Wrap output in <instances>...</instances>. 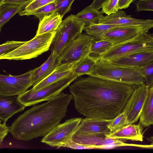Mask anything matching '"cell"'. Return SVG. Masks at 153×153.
<instances>
[{"label": "cell", "mask_w": 153, "mask_h": 153, "mask_svg": "<svg viewBox=\"0 0 153 153\" xmlns=\"http://www.w3.org/2000/svg\"><path fill=\"white\" fill-rule=\"evenodd\" d=\"M58 57V56L56 54L51 51L50 56L45 62L41 66L37 68L35 72L36 81L33 85L39 83L52 72L56 66V62Z\"/></svg>", "instance_id": "7402d4cb"}, {"label": "cell", "mask_w": 153, "mask_h": 153, "mask_svg": "<svg viewBox=\"0 0 153 153\" xmlns=\"http://www.w3.org/2000/svg\"><path fill=\"white\" fill-rule=\"evenodd\" d=\"M139 71L149 88L153 86V62L140 68Z\"/></svg>", "instance_id": "f546056e"}, {"label": "cell", "mask_w": 153, "mask_h": 153, "mask_svg": "<svg viewBox=\"0 0 153 153\" xmlns=\"http://www.w3.org/2000/svg\"><path fill=\"white\" fill-rule=\"evenodd\" d=\"M55 33L36 35L15 50L1 55L0 60H23L36 58L49 50Z\"/></svg>", "instance_id": "5b68a950"}, {"label": "cell", "mask_w": 153, "mask_h": 153, "mask_svg": "<svg viewBox=\"0 0 153 153\" xmlns=\"http://www.w3.org/2000/svg\"><path fill=\"white\" fill-rule=\"evenodd\" d=\"M84 24L73 14L62 21L56 33L51 44V51L58 56L63 50L82 33Z\"/></svg>", "instance_id": "52a82bcc"}, {"label": "cell", "mask_w": 153, "mask_h": 153, "mask_svg": "<svg viewBox=\"0 0 153 153\" xmlns=\"http://www.w3.org/2000/svg\"><path fill=\"white\" fill-rule=\"evenodd\" d=\"M25 8L22 6L3 4L0 6V28H1L11 18Z\"/></svg>", "instance_id": "484cf974"}, {"label": "cell", "mask_w": 153, "mask_h": 153, "mask_svg": "<svg viewBox=\"0 0 153 153\" xmlns=\"http://www.w3.org/2000/svg\"><path fill=\"white\" fill-rule=\"evenodd\" d=\"M56 0H33L22 10L20 11L19 15L23 16L49 3L54 2Z\"/></svg>", "instance_id": "4dcf8cb0"}, {"label": "cell", "mask_w": 153, "mask_h": 153, "mask_svg": "<svg viewBox=\"0 0 153 153\" xmlns=\"http://www.w3.org/2000/svg\"><path fill=\"white\" fill-rule=\"evenodd\" d=\"M94 41L87 34L82 33L63 50L57 58L56 66L75 64L88 56Z\"/></svg>", "instance_id": "ba28073f"}, {"label": "cell", "mask_w": 153, "mask_h": 153, "mask_svg": "<svg viewBox=\"0 0 153 153\" xmlns=\"http://www.w3.org/2000/svg\"><path fill=\"white\" fill-rule=\"evenodd\" d=\"M136 5V10L138 12L153 10V0H139Z\"/></svg>", "instance_id": "e575fe53"}, {"label": "cell", "mask_w": 153, "mask_h": 153, "mask_svg": "<svg viewBox=\"0 0 153 153\" xmlns=\"http://www.w3.org/2000/svg\"><path fill=\"white\" fill-rule=\"evenodd\" d=\"M107 0H94L91 4L94 9L99 10L102 7V4Z\"/></svg>", "instance_id": "ab89813d"}, {"label": "cell", "mask_w": 153, "mask_h": 153, "mask_svg": "<svg viewBox=\"0 0 153 153\" xmlns=\"http://www.w3.org/2000/svg\"><path fill=\"white\" fill-rule=\"evenodd\" d=\"M139 118V123L143 127L153 124V86L149 89Z\"/></svg>", "instance_id": "44dd1931"}, {"label": "cell", "mask_w": 153, "mask_h": 153, "mask_svg": "<svg viewBox=\"0 0 153 153\" xmlns=\"http://www.w3.org/2000/svg\"><path fill=\"white\" fill-rule=\"evenodd\" d=\"M101 10L95 9L90 5L75 16L86 26L92 23H98L100 18L104 16Z\"/></svg>", "instance_id": "603a6c76"}, {"label": "cell", "mask_w": 153, "mask_h": 153, "mask_svg": "<svg viewBox=\"0 0 153 153\" xmlns=\"http://www.w3.org/2000/svg\"><path fill=\"white\" fill-rule=\"evenodd\" d=\"M113 45V43L107 40H94L91 46L88 56L97 62Z\"/></svg>", "instance_id": "d4e9b609"}, {"label": "cell", "mask_w": 153, "mask_h": 153, "mask_svg": "<svg viewBox=\"0 0 153 153\" xmlns=\"http://www.w3.org/2000/svg\"><path fill=\"white\" fill-rule=\"evenodd\" d=\"M9 132V127L6 123H0V146L2 144L3 140Z\"/></svg>", "instance_id": "8d00e7d4"}, {"label": "cell", "mask_w": 153, "mask_h": 153, "mask_svg": "<svg viewBox=\"0 0 153 153\" xmlns=\"http://www.w3.org/2000/svg\"><path fill=\"white\" fill-rule=\"evenodd\" d=\"M96 62L87 56L74 64L73 69V73L77 77L85 74L89 75Z\"/></svg>", "instance_id": "4316f807"}, {"label": "cell", "mask_w": 153, "mask_h": 153, "mask_svg": "<svg viewBox=\"0 0 153 153\" xmlns=\"http://www.w3.org/2000/svg\"><path fill=\"white\" fill-rule=\"evenodd\" d=\"M149 89L144 84L134 89L122 111L126 116L127 125L138 121Z\"/></svg>", "instance_id": "8fae6325"}, {"label": "cell", "mask_w": 153, "mask_h": 153, "mask_svg": "<svg viewBox=\"0 0 153 153\" xmlns=\"http://www.w3.org/2000/svg\"><path fill=\"white\" fill-rule=\"evenodd\" d=\"M6 0H0V6L4 3Z\"/></svg>", "instance_id": "60d3db41"}, {"label": "cell", "mask_w": 153, "mask_h": 153, "mask_svg": "<svg viewBox=\"0 0 153 153\" xmlns=\"http://www.w3.org/2000/svg\"><path fill=\"white\" fill-rule=\"evenodd\" d=\"M17 96L0 94V119L3 123H6L9 118L25 108L19 101Z\"/></svg>", "instance_id": "e0dca14e"}, {"label": "cell", "mask_w": 153, "mask_h": 153, "mask_svg": "<svg viewBox=\"0 0 153 153\" xmlns=\"http://www.w3.org/2000/svg\"><path fill=\"white\" fill-rule=\"evenodd\" d=\"M152 51V34L141 32L128 41L113 45L99 60L108 62L134 53Z\"/></svg>", "instance_id": "277c9868"}, {"label": "cell", "mask_w": 153, "mask_h": 153, "mask_svg": "<svg viewBox=\"0 0 153 153\" xmlns=\"http://www.w3.org/2000/svg\"><path fill=\"white\" fill-rule=\"evenodd\" d=\"M134 88L124 84L90 76L69 86L75 108L86 117L112 119L122 112Z\"/></svg>", "instance_id": "6da1fadb"}, {"label": "cell", "mask_w": 153, "mask_h": 153, "mask_svg": "<svg viewBox=\"0 0 153 153\" xmlns=\"http://www.w3.org/2000/svg\"><path fill=\"white\" fill-rule=\"evenodd\" d=\"M64 147L73 149H91L92 148L88 146L79 144L74 142L72 140L65 145Z\"/></svg>", "instance_id": "d590c367"}, {"label": "cell", "mask_w": 153, "mask_h": 153, "mask_svg": "<svg viewBox=\"0 0 153 153\" xmlns=\"http://www.w3.org/2000/svg\"><path fill=\"white\" fill-rule=\"evenodd\" d=\"M81 119L80 117L72 118L59 123L45 135L41 142L57 149L64 147L72 140Z\"/></svg>", "instance_id": "9c48e42d"}, {"label": "cell", "mask_w": 153, "mask_h": 153, "mask_svg": "<svg viewBox=\"0 0 153 153\" xmlns=\"http://www.w3.org/2000/svg\"><path fill=\"white\" fill-rule=\"evenodd\" d=\"M1 119H0V123H1Z\"/></svg>", "instance_id": "b9f144b4"}, {"label": "cell", "mask_w": 153, "mask_h": 153, "mask_svg": "<svg viewBox=\"0 0 153 153\" xmlns=\"http://www.w3.org/2000/svg\"><path fill=\"white\" fill-rule=\"evenodd\" d=\"M73 99L71 94L61 93L45 103L35 105L18 117L9 127V132L24 141L44 136L66 116Z\"/></svg>", "instance_id": "7a4b0ae2"}, {"label": "cell", "mask_w": 153, "mask_h": 153, "mask_svg": "<svg viewBox=\"0 0 153 153\" xmlns=\"http://www.w3.org/2000/svg\"><path fill=\"white\" fill-rule=\"evenodd\" d=\"M104 62L116 66L140 68L153 62V51L134 53L110 61Z\"/></svg>", "instance_id": "2e32d148"}, {"label": "cell", "mask_w": 153, "mask_h": 153, "mask_svg": "<svg viewBox=\"0 0 153 153\" xmlns=\"http://www.w3.org/2000/svg\"><path fill=\"white\" fill-rule=\"evenodd\" d=\"M33 0H6L4 3L27 6Z\"/></svg>", "instance_id": "74e56055"}, {"label": "cell", "mask_w": 153, "mask_h": 153, "mask_svg": "<svg viewBox=\"0 0 153 153\" xmlns=\"http://www.w3.org/2000/svg\"><path fill=\"white\" fill-rule=\"evenodd\" d=\"M75 0H56L55 12L58 13L62 17L71 10V6Z\"/></svg>", "instance_id": "1f68e13d"}, {"label": "cell", "mask_w": 153, "mask_h": 153, "mask_svg": "<svg viewBox=\"0 0 153 153\" xmlns=\"http://www.w3.org/2000/svg\"><path fill=\"white\" fill-rule=\"evenodd\" d=\"M37 68L19 75L0 74V94L18 96L27 91L35 82Z\"/></svg>", "instance_id": "30bf717a"}, {"label": "cell", "mask_w": 153, "mask_h": 153, "mask_svg": "<svg viewBox=\"0 0 153 153\" xmlns=\"http://www.w3.org/2000/svg\"><path fill=\"white\" fill-rule=\"evenodd\" d=\"M62 18L55 12L45 16L39 21L36 35L55 32L63 21Z\"/></svg>", "instance_id": "ffe728a7"}, {"label": "cell", "mask_w": 153, "mask_h": 153, "mask_svg": "<svg viewBox=\"0 0 153 153\" xmlns=\"http://www.w3.org/2000/svg\"><path fill=\"white\" fill-rule=\"evenodd\" d=\"M55 10V4L53 2L27 13L26 15H33L41 21L45 16L49 15L53 13Z\"/></svg>", "instance_id": "83f0119b"}, {"label": "cell", "mask_w": 153, "mask_h": 153, "mask_svg": "<svg viewBox=\"0 0 153 153\" xmlns=\"http://www.w3.org/2000/svg\"><path fill=\"white\" fill-rule=\"evenodd\" d=\"M119 0H107L102 6V11L103 13L109 15L114 13L119 10L118 4Z\"/></svg>", "instance_id": "836d02e7"}, {"label": "cell", "mask_w": 153, "mask_h": 153, "mask_svg": "<svg viewBox=\"0 0 153 153\" xmlns=\"http://www.w3.org/2000/svg\"><path fill=\"white\" fill-rule=\"evenodd\" d=\"M143 126L140 123L137 124H131L105 136L108 138L142 142L143 138Z\"/></svg>", "instance_id": "d6986e66"}, {"label": "cell", "mask_w": 153, "mask_h": 153, "mask_svg": "<svg viewBox=\"0 0 153 153\" xmlns=\"http://www.w3.org/2000/svg\"><path fill=\"white\" fill-rule=\"evenodd\" d=\"M89 76L127 85L134 89L145 84L139 68L116 66L101 60L96 62Z\"/></svg>", "instance_id": "3957f363"}, {"label": "cell", "mask_w": 153, "mask_h": 153, "mask_svg": "<svg viewBox=\"0 0 153 153\" xmlns=\"http://www.w3.org/2000/svg\"><path fill=\"white\" fill-rule=\"evenodd\" d=\"M127 125V120L125 113L122 111L108 125L111 133L114 132Z\"/></svg>", "instance_id": "f1b7e54d"}, {"label": "cell", "mask_w": 153, "mask_h": 153, "mask_svg": "<svg viewBox=\"0 0 153 153\" xmlns=\"http://www.w3.org/2000/svg\"><path fill=\"white\" fill-rule=\"evenodd\" d=\"M77 77L72 73L66 77L37 91H33L30 89L27 90L18 95V99L25 107L48 101L61 94Z\"/></svg>", "instance_id": "8992f818"}, {"label": "cell", "mask_w": 153, "mask_h": 153, "mask_svg": "<svg viewBox=\"0 0 153 153\" xmlns=\"http://www.w3.org/2000/svg\"><path fill=\"white\" fill-rule=\"evenodd\" d=\"M26 41H8L0 45V56L15 50L25 43Z\"/></svg>", "instance_id": "d6a6232c"}, {"label": "cell", "mask_w": 153, "mask_h": 153, "mask_svg": "<svg viewBox=\"0 0 153 153\" xmlns=\"http://www.w3.org/2000/svg\"><path fill=\"white\" fill-rule=\"evenodd\" d=\"M112 120L91 117L82 119L75 133L105 136L111 133L108 125Z\"/></svg>", "instance_id": "9a60e30c"}, {"label": "cell", "mask_w": 153, "mask_h": 153, "mask_svg": "<svg viewBox=\"0 0 153 153\" xmlns=\"http://www.w3.org/2000/svg\"><path fill=\"white\" fill-rule=\"evenodd\" d=\"M128 26L123 25L92 23L85 26L83 30L86 34L94 38V40H99L101 36L109 30L113 28Z\"/></svg>", "instance_id": "cb8c5ba5"}, {"label": "cell", "mask_w": 153, "mask_h": 153, "mask_svg": "<svg viewBox=\"0 0 153 153\" xmlns=\"http://www.w3.org/2000/svg\"><path fill=\"white\" fill-rule=\"evenodd\" d=\"M150 29L148 27L140 26L114 28L104 33L98 40H107L113 43V45H116L130 40L140 32H148Z\"/></svg>", "instance_id": "4fadbf2b"}, {"label": "cell", "mask_w": 153, "mask_h": 153, "mask_svg": "<svg viewBox=\"0 0 153 153\" xmlns=\"http://www.w3.org/2000/svg\"><path fill=\"white\" fill-rule=\"evenodd\" d=\"M74 142L91 147L93 149H101L125 146H135V144L125 143L127 140L111 138L105 136L75 133L72 138Z\"/></svg>", "instance_id": "7c38bea8"}, {"label": "cell", "mask_w": 153, "mask_h": 153, "mask_svg": "<svg viewBox=\"0 0 153 153\" xmlns=\"http://www.w3.org/2000/svg\"><path fill=\"white\" fill-rule=\"evenodd\" d=\"M74 65L65 64L56 66L48 76L38 84L33 85L30 89L33 91H37L69 76L73 73Z\"/></svg>", "instance_id": "ac0fdd59"}, {"label": "cell", "mask_w": 153, "mask_h": 153, "mask_svg": "<svg viewBox=\"0 0 153 153\" xmlns=\"http://www.w3.org/2000/svg\"><path fill=\"white\" fill-rule=\"evenodd\" d=\"M1 28H0V31H1Z\"/></svg>", "instance_id": "7bdbcfd3"}, {"label": "cell", "mask_w": 153, "mask_h": 153, "mask_svg": "<svg viewBox=\"0 0 153 153\" xmlns=\"http://www.w3.org/2000/svg\"><path fill=\"white\" fill-rule=\"evenodd\" d=\"M98 23L126 26H140L151 29L153 27V20H143L133 18L131 15H126L122 9L118 10L114 13L102 16L99 19Z\"/></svg>", "instance_id": "5bb4252c"}, {"label": "cell", "mask_w": 153, "mask_h": 153, "mask_svg": "<svg viewBox=\"0 0 153 153\" xmlns=\"http://www.w3.org/2000/svg\"><path fill=\"white\" fill-rule=\"evenodd\" d=\"M134 0H119L118 4V9H125L128 7Z\"/></svg>", "instance_id": "f35d334b"}]
</instances>
